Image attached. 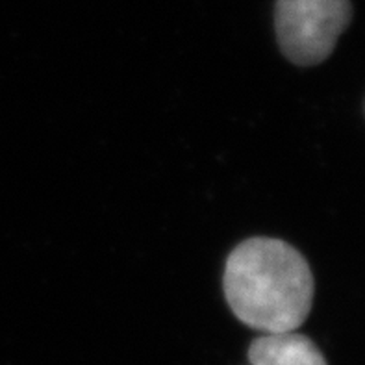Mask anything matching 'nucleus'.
Segmentation results:
<instances>
[{"instance_id":"obj_3","label":"nucleus","mask_w":365,"mask_h":365,"mask_svg":"<svg viewBox=\"0 0 365 365\" xmlns=\"http://www.w3.org/2000/svg\"><path fill=\"white\" fill-rule=\"evenodd\" d=\"M249 365H329L321 349L297 330L267 332L250 343Z\"/></svg>"},{"instance_id":"obj_1","label":"nucleus","mask_w":365,"mask_h":365,"mask_svg":"<svg viewBox=\"0 0 365 365\" xmlns=\"http://www.w3.org/2000/svg\"><path fill=\"white\" fill-rule=\"evenodd\" d=\"M222 287L237 319L262 334L299 330L314 304L308 259L274 237H250L232 250Z\"/></svg>"},{"instance_id":"obj_2","label":"nucleus","mask_w":365,"mask_h":365,"mask_svg":"<svg viewBox=\"0 0 365 365\" xmlns=\"http://www.w3.org/2000/svg\"><path fill=\"white\" fill-rule=\"evenodd\" d=\"M352 21L351 0H277L278 46L301 67L323 63Z\"/></svg>"}]
</instances>
